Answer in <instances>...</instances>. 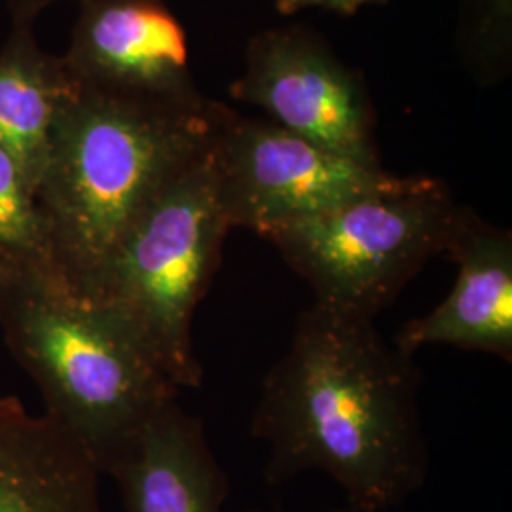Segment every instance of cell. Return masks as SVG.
<instances>
[{
	"instance_id": "1",
	"label": "cell",
	"mask_w": 512,
	"mask_h": 512,
	"mask_svg": "<svg viewBox=\"0 0 512 512\" xmlns=\"http://www.w3.org/2000/svg\"><path fill=\"white\" fill-rule=\"evenodd\" d=\"M414 357L376 319L313 302L266 374L251 423L268 444L264 480L323 471L361 512L399 509L429 475Z\"/></svg>"
},
{
	"instance_id": "2",
	"label": "cell",
	"mask_w": 512,
	"mask_h": 512,
	"mask_svg": "<svg viewBox=\"0 0 512 512\" xmlns=\"http://www.w3.org/2000/svg\"><path fill=\"white\" fill-rule=\"evenodd\" d=\"M228 112L205 95L165 101L76 86L37 188L55 272L73 291L97 293L129 228L213 147Z\"/></svg>"
},
{
	"instance_id": "3",
	"label": "cell",
	"mask_w": 512,
	"mask_h": 512,
	"mask_svg": "<svg viewBox=\"0 0 512 512\" xmlns=\"http://www.w3.org/2000/svg\"><path fill=\"white\" fill-rule=\"evenodd\" d=\"M0 329L38 385L46 416L80 444L101 475L112 473L148 421L179 401L181 389L126 325L54 270L0 274Z\"/></svg>"
},
{
	"instance_id": "4",
	"label": "cell",
	"mask_w": 512,
	"mask_h": 512,
	"mask_svg": "<svg viewBox=\"0 0 512 512\" xmlns=\"http://www.w3.org/2000/svg\"><path fill=\"white\" fill-rule=\"evenodd\" d=\"M230 230L220 209L211 147L129 228L92 296L126 325L179 389L202 387L192 321L219 270Z\"/></svg>"
},
{
	"instance_id": "5",
	"label": "cell",
	"mask_w": 512,
	"mask_h": 512,
	"mask_svg": "<svg viewBox=\"0 0 512 512\" xmlns=\"http://www.w3.org/2000/svg\"><path fill=\"white\" fill-rule=\"evenodd\" d=\"M461 207L446 183L397 177L325 213L279 224L260 238L334 310L376 319L425 262L446 251Z\"/></svg>"
},
{
	"instance_id": "6",
	"label": "cell",
	"mask_w": 512,
	"mask_h": 512,
	"mask_svg": "<svg viewBox=\"0 0 512 512\" xmlns=\"http://www.w3.org/2000/svg\"><path fill=\"white\" fill-rule=\"evenodd\" d=\"M217 194L230 228L264 236L279 224L325 213L397 179L302 139L272 120L230 109L213 145Z\"/></svg>"
},
{
	"instance_id": "7",
	"label": "cell",
	"mask_w": 512,
	"mask_h": 512,
	"mask_svg": "<svg viewBox=\"0 0 512 512\" xmlns=\"http://www.w3.org/2000/svg\"><path fill=\"white\" fill-rule=\"evenodd\" d=\"M234 99L266 110L277 126L359 164L382 167L376 116L359 74L308 29L285 27L251 38Z\"/></svg>"
},
{
	"instance_id": "8",
	"label": "cell",
	"mask_w": 512,
	"mask_h": 512,
	"mask_svg": "<svg viewBox=\"0 0 512 512\" xmlns=\"http://www.w3.org/2000/svg\"><path fill=\"white\" fill-rule=\"evenodd\" d=\"M69 73L82 86L135 97L190 101L188 38L162 0H80Z\"/></svg>"
},
{
	"instance_id": "9",
	"label": "cell",
	"mask_w": 512,
	"mask_h": 512,
	"mask_svg": "<svg viewBox=\"0 0 512 512\" xmlns=\"http://www.w3.org/2000/svg\"><path fill=\"white\" fill-rule=\"evenodd\" d=\"M458 264L456 283L433 311L408 321L393 344L414 357L450 346L512 361V234L461 207L444 251Z\"/></svg>"
},
{
	"instance_id": "10",
	"label": "cell",
	"mask_w": 512,
	"mask_h": 512,
	"mask_svg": "<svg viewBox=\"0 0 512 512\" xmlns=\"http://www.w3.org/2000/svg\"><path fill=\"white\" fill-rule=\"evenodd\" d=\"M126 512H222L232 492L203 421L167 404L110 473Z\"/></svg>"
},
{
	"instance_id": "11",
	"label": "cell",
	"mask_w": 512,
	"mask_h": 512,
	"mask_svg": "<svg viewBox=\"0 0 512 512\" xmlns=\"http://www.w3.org/2000/svg\"><path fill=\"white\" fill-rule=\"evenodd\" d=\"M99 475L50 416L0 395V512H101Z\"/></svg>"
},
{
	"instance_id": "12",
	"label": "cell",
	"mask_w": 512,
	"mask_h": 512,
	"mask_svg": "<svg viewBox=\"0 0 512 512\" xmlns=\"http://www.w3.org/2000/svg\"><path fill=\"white\" fill-rule=\"evenodd\" d=\"M76 86L63 59L38 48L31 21L16 19L0 54V145L18 162L35 194L48 162L55 120Z\"/></svg>"
},
{
	"instance_id": "13",
	"label": "cell",
	"mask_w": 512,
	"mask_h": 512,
	"mask_svg": "<svg viewBox=\"0 0 512 512\" xmlns=\"http://www.w3.org/2000/svg\"><path fill=\"white\" fill-rule=\"evenodd\" d=\"M0 258L8 268L54 270L37 194L18 162L0 145Z\"/></svg>"
},
{
	"instance_id": "14",
	"label": "cell",
	"mask_w": 512,
	"mask_h": 512,
	"mask_svg": "<svg viewBox=\"0 0 512 512\" xmlns=\"http://www.w3.org/2000/svg\"><path fill=\"white\" fill-rule=\"evenodd\" d=\"M512 0H475L473 46L484 65L501 63L511 46Z\"/></svg>"
},
{
	"instance_id": "15",
	"label": "cell",
	"mask_w": 512,
	"mask_h": 512,
	"mask_svg": "<svg viewBox=\"0 0 512 512\" xmlns=\"http://www.w3.org/2000/svg\"><path fill=\"white\" fill-rule=\"evenodd\" d=\"M372 2H385V0H275V8L285 16H291L308 8H323L336 14L353 16L357 10H361L363 6Z\"/></svg>"
},
{
	"instance_id": "16",
	"label": "cell",
	"mask_w": 512,
	"mask_h": 512,
	"mask_svg": "<svg viewBox=\"0 0 512 512\" xmlns=\"http://www.w3.org/2000/svg\"><path fill=\"white\" fill-rule=\"evenodd\" d=\"M57 0H18L16 2V19H25V21H33L38 12L50 4H54Z\"/></svg>"
},
{
	"instance_id": "17",
	"label": "cell",
	"mask_w": 512,
	"mask_h": 512,
	"mask_svg": "<svg viewBox=\"0 0 512 512\" xmlns=\"http://www.w3.org/2000/svg\"><path fill=\"white\" fill-rule=\"evenodd\" d=\"M224 512V511H222ZM245 512H266V511H245ZM272 512H279V511H272ZM332 512H361L357 511V509H353V507H349V505H346V507H342V509H336V511Z\"/></svg>"
},
{
	"instance_id": "18",
	"label": "cell",
	"mask_w": 512,
	"mask_h": 512,
	"mask_svg": "<svg viewBox=\"0 0 512 512\" xmlns=\"http://www.w3.org/2000/svg\"><path fill=\"white\" fill-rule=\"evenodd\" d=\"M6 268H8V266H6V264H4V262H2V258H0V274H2V272H4V270H6Z\"/></svg>"
}]
</instances>
